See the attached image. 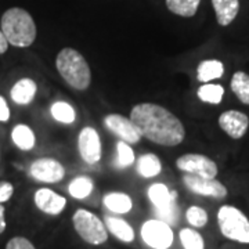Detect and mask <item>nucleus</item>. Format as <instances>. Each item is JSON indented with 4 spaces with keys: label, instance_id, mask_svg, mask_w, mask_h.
<instances>
[{
    "label": "nucleus",
    "instance_id": "nucleus-1",
    "mask_svg": "<svg viewBox=\"0 0 249 249\" xmlns=\"http://www.w3.org/2000/svg\"><path fill=\"white\" fill-rule=\"evenodd\" d=\"M132 122L142 137L163 147H175L184 140L186 130L181 121L169 109L152 103H142L132 108Z\"/></svg>",
    "mask_w": 249,
    "mask_h": 249
},
{
    "label": "nucleus",
    "instance_id": "nucleus-2",
    "mask_svg": "<svg viewBox=\"0 0 249 249\" xmlns=\"http://www.w3.org/2000/svg\"><path fill=\"white\" fill-rule=\"evenodd\" d=\"M1 31L9 45L29 47L36 39V25L32 16L19 7L9 9L1 17Z\"/></svg>",
    "mask_w": 249,
    "mask_h": 249
},
{
    "label": "nucleus",
    "instance_id": "nucleus-3",
    "mask_svg": "<svg viewBox=\"0 0 249 249\" xmlns=\"http://www.w3.org/2000/svg\"><path fill=\"white\" fill-rule=\"evenodd\" d=\"M57 71L61 78L75 90L83 91L91 83V71L85 57L72 47H65L55 58Z\"/></svg>",
    "mask_w": 249,
    "mask_h": 249
},
{
    "label": "nucleus",
    "instance_id": "nucleus-4",
    "mask_svg": "<svg viewBox=\"0 0 249 249\" xmlns=\"http://www.w3.org/2000/svg\"><path fill=\"white\" fill-rule=\"evenodd\" d=\"M217 224L226 238L249 244V219L238 208L231 205L222 206L217 212Z\"/></svg>",
    "mask_w": 249,
    "mask_h": 249
},
{
    "label": "nucleus",
    "instance_id": "nucleus-5",
    "mask_svg": "<svg viewBox=\"0 0 249 249\" xmlns=\"http://www.w3.org/2000/svg\"><path fill=\"white\" fill-rule=\"evenodd\" d=\"M72 223L78 235L90 245H101L108 240L106 224L96 214L86 209H78L72 217Z\"/></svg>",
    "mask_w": 249,
    "mask_h": 249
},
{
    "label": "nucleus",
    "instance_id": "nucleus-6",
    "mask_svg": "<svg viewBox=\"0 0 249 249\" xmlns=\"http://www.w3.org/2000/svg\"><path fill=\"white\" fill-rule=\"evenodd\" d=\"M142 241L152 249H169L173 244V230L158 219L147 220L142 226Z\"/></svg>",
    "mask_w": 249,
    "mask_h": 249
},
{
    "label": "nucleus",
    "instance_id": "nucleus-7",
    "mask_svg": "<svg viewBox=\"0 0 249 249\" xmlns=\"http://www.w3.org/2000/svg\"><path fill=\"white\" fill-rule=\"evenodd\" d=\"M176 166L187 175H196L206 178H214L219 172L216 162L201 154H186L178 157Z\"/></svg>",
    "mask_w": 249,
    "mask_h": 249
},
{
    "label": "nucleus",
    "instance_id": "nucleus-8",
    "mask_svg": "<svg viewBox=\"0 0 249 249\" xmlns=\"http://www.w3.org/2000/svg\"><path fill=\"white\" fill-rule=\"evenodd\" d=\"M184 186L194 194L202 196H212L216 199H223L227 196V188L216 178H206L196 175H184Z\"/></svg>",
    "mask_w": 249,
    "mask_h": 249
},
{
    "label": "nucleus",
    "instance_id": "nucleus-9",
    "mask_svg": "<svg viewBox=\"0 0 249 249\" xmlns=\"http://www.w3.org/2000/svg\"><path fill=\"white\" fill-rule=\"evenodd\" d=\"M78 150L82 160L89 165H94L101 160V140L94 127H83L78 139Z\"/></svg>",
    "mask_w": 249,
    "mask_h": 249
},
{
    "label": "nucleus",
    "instance_id": "nucleus-10",
    "mask_svg": "<svg viewBox=\"0 0 249 249\" xmlns=\"http://www.w3.org/2000/svg\"><path fill=\"white\" fill-rule=\"evenodd\" d=\"M29 175L42 183H58L65 176V169L53 158H40L31 165Z\"/></svg>",
    "mask_w": 249,
    "mask_h": 249
},
{
    "label": "nucleus",
    "instance_id": "nucleus-11",
    "mask_svg": "<svg viewBox=\"0 0 249 249\" xmlns=\"http://www.w3.org/2000/svg\"><path fill=\"white\" fill-rule=\"evenodd\" d=\"M104 124L107 126L108 130H111L122 142L127 144L139 142V140L142 139V134L139 133L137 127L134 126L130 118H126L119 114H109L104 118Z\"/></svg>",
    "mask_w": 249,
    "mask_h": 249
},
{
    "label": "nucleus",
    "instance_id": "nucleus-12",
    "mask_svg": "<svg viewBox=\"0 0 249 249\" xmlns=\"http://www.w3.org/2000/svg\"><path fill=\"white\" fill-rule=\"evenodd\" d=\"M219 126L226 134H229L234 140L242 139L249 127V118L247 114L230 109L223 112L219 116Z\"/></svg>",
    "mask_w": 249,
    "mask_h": 249
},
{
    "label": "nucleus",
    "instance_id": "nucleus-13",
    "mask_svg": "<svg viewBox=\"0 0 249 249\" xmlns=\"http://www.w3.org/2000/svg\"><path fill=\"white\" fill-rule=\"evenodd\" d=\"M35 205L43 213L57 216L65 209L67 199L50 188H39L35 193Z\"/></svg>",
    "mask_w": 249,
    "mask_h": 249
},
{
    "label": "nucleus",
    "instance_id": "nucleus-14",
    "mask_svg": "<svg viewBox=\"0 0 249 249\" xmlns=\"http://www.w3.org/2000/svg\"><path fill=\"white\" fill-rule=\"evenodd\" d=\"M216 19L219 25L227 27L230 25L240 11V0H212Z\"/></svg>",
    "mask_w": 249,
    "mask_h": 249
},
{
    "label": "nucleus",
    "instance_id": "nucleus-15",
    "mask_svg": "<svg viewBox=\"0 0 249 249\" xmlns=\"http://www.w3.org/2000/svg\"><path fill=\"white\" fill-rule=\"evenodd\" d=\"M36 90H37V86H36L35 82L29 78H24V79L18 80L17 83H14L10 94H11V98L16 104L28 106L34 101L36 96Z\"/></svg>",
    "mask_w": 249,
    "mask_h": 249
},
{
    "label": "nucleus",
    "instance_id": "nucleus-16",
    "mask_svg": "<svg viewBox=\"0 0 249 249\" xmlns=\"http://www.w3.org/2000/svg\"><path fill=\"white\" fill-rule=\"evenodd\" d=\"M106 227L112 235H115L118 240L122 242H133L134 241V230L129 223L121 219V217H114V216H107L106 217Z\"/></svg>",
    "mask_w": 249,
    "mask_h": 249
},
{
    "label": "nucleus",
    "instance_id": "nucleus-17",
    "mask_svg": "<svg viewBox=\"0 0 249 249\" xmlns=\"http://www.w3.org/2000/svg\"><path fill=\"white\" fill-rule=\"evenodd\" d=\"M224 75V65L219 60H204L196 68V79L201 83H209L220 79Z\"/></svg>",
    "mask_w": 249,
    "mask_h": 249
},
{
    "label": "nucleus",
    "instance_id": "nucleus-18",
    "mask_svg": "<svg viewBox=\"0 0 249 249\" xmlns=\"http://www.w3.org/2000/svg\"><path fill=\"white\" fill-rule=\"evenodd\" d=\"M103 202L111 212L119 214L129 213L133 208L132 198L124 193H109L104 196Z\"/></svg>",
    "mask_w": 249,
    "mask_h": 249
},
{
    "label": "nucleus",
    "instance_id": "nucleus-19",
    "mask_svg": "<svg viewBox=\"0 0 249 249\" xmlns=\"http://www.w3.org/2000/svg\"><path fill=\"white\" fill-rule=\"evenodd\" d=\"M13 142L22 151H29L35 147V133L27 124H17L11 132Z\"/></svg>",
    "mask_w": 249,
    "mask_h": 249
},
{
    "label": "nucleus",
    "instance_id": "nucleus-20",
    "mask_svg": "<svg viewBox=\"0 0 249 249\" xmlns=\"http://www.w3.org/2000/svg\"><path fill=\"white\" fill-rule=\"evenodd\" d=\"M148 198L154 205V208H162L172 202L173 199H178V193L170 191L169 188L162 183H155L148 188Z\"/></svg>",
    "mask_w": 249,
    "mask_h": 249
},
{
    "label": "nucleus",
    "instance_id": "nucleus-21",
    "mask_svg": "<svg viewBox=\"0 0 249 249\" xmlns=\"http://www.w3.org/2000/svg\"><path fill=\"white\" fill-rule=\"evenodd\" d=\"M162 170L160 160L155 154H144L137 160V172L145 178L158 176Z\"/></svg>",
    "mask_w": 249,
    "mask_h": 249
},
{
    "label": "nucleus",
    "instance_id": "nucleus-22",
    "mask_svg": "<svg viewBox=\"0 0 249 249\" xmlns=\"http://www.w3.org/2000/svg\"><path fill=\"white\" fill-rule=\"evenodd\" d=\"M201 0H166V7L180 17H194Z\"/></svg>",
    "mask_w": 249,
    "mask_h": 249
},
{
    "label": "nucleus",
    "instance_id": "nucleus-23",
    "mask_svg": "<svg viewBox=\"0 0 249 249\" xmlns=\"http://www.w3.org/2000/svg\"><path fill=\"white\" fill-rule=\"evenodd\" d=\"M231 90L242 104L249 106V75L244 71L235 72L231 78Z\"/></svg>",
    "mask_w": 249,
    "mask_h": 249
},
{
    "label": "nucleus",
    "instance_id": "nucleus-24",
    "mask_svg": "<svg viewBox=\"0 0 249 249\" xmlns=\"http://www.w3.org/2000/svg\"><path fill=\"white\" fill-rule=\"evenodd\" d=\"M196 96L201 101L216 106V104L222 103L224 89H223V86L216 85V83H204L196 91Z\"/></svg>",
    "mask_w": 249,
    "mask_h": 249
},
{
    "label": "nucleus",
    "instance_id": "nucleus-25",
    "mask_svg": "<svg viewBox=\"0 0 249 249\" xmlns=\"http://www.w3.org/2000/svg\"><path fill=\"white\" fill-rule=\"evenodd\" d=\"M68 191L73 198L76 199H85L91 194L93 191V180L88 176H79V178H73L70 187H68Z\"/></svg>",
    "mask_w": 249,
    "mask_h": 249
},
{
    "label": "nucleus",
    "instance_id": "nucleus-26",
    "mask_svg": "<svg viewBox=\"0 0 249 249\" xmlns=\"http://www.w3.org/2000/svg\"><path fill=\"white\" fill-rule=\"evenodd\" d=\"M50 111H52V115H53L54 119L64 124H73L76 119V114H75L73 107L65 101H55L52 106Z\"/></svg>",
    "mask_w": 249,
    "mask_h": 249
},
{
    "label": "nucleus",
    "instance_id": "nucleus-27",
    "mask_svg": "<svg viewBox=\"0 0 249 249\" xmlns=\"http://www.w3.org/2000/svg\"><path fill=\"white\" fill-rule=\"evenodd\" d=\"M154 212L158 220H162L169 226H176L178 222V206L176 199H173L168 205L162 208H154Z\"/></svg>",
    "mask_w": 249,
    "mask_h": 249
},
{
    "label": "nucleus",
    "instance_id": "nucleus-28",
    "mask_svg": "<svg viewBox=\"0 0 249 249\" xmlns=\"http://www.w3.org/2000/svg\"><path fill=\"white\" fill-rule=\"evenodd\" d=\"M180 241L184 249H204V238L199 232L194 229H183L180 230Z\"/></svg>",
    "mask_w": 249,
    "mask_h": 249
},
{
    "label": "nucleus",
    "instance_id": "nucleus-29",
    "mask_svg": "<svg viewBox=\"0 0 249 249\" xmlns=\"http://www.w3.org/2000/svg\"><path fill=\"white\" fill-rule=\"evenodd\" d=\"M116 151H118V158H116L115 165L118 169H124V168L133 165L134 160H136L134 152L127 142L121 140L116 144Z\"/></svg>",
    "mask_w": 249,
    "mask_h": 249
},
{
    "label": "nucleus",
    "instance_id": "nucleus-30",
    "mask_svg": "<svg viewBox=\"0 0 249 249\" xmlns=\"http://www.w3.org/2000/svg\"><path fill=\"white\" fill-rule=\"evenodd\" d=\"M186 219L193 227L201 229V227H205L208 223V213L205 209L199 206H190L186 212Z\"/></svg>",
    "mask_w": 249,
    "mask_h": 249
},
{
    "label": "nucleus",
    "instance_id": "nucleus-31",
    "mask_svg": "<svg viewBox=\"0 0 249 249\" xmlns=\"http://www.w3.org/2000/svg\"><path fill=\"white\" fill-rule=\"evenodd\" d=\"M6 249H36L34 244L25 237H14L7 242Z\"/></svg>",
    "mask_w": 249,
    "mask_h": 249
},
{
    "label": "nucleus",
    "instance_id": "nucleus-32",
    "mask_svg": "<svg viewBox=\"0 0 249 249\" xmlns=\"http://www.w3.org/2000/svg\"><path fill=\"white\" fill-rule=\"evenodd\" d=\"M14 194V187L9 181H0V204L7 202Z\"/></svg>",
    "mask_w": 249,
    "mask_h": 249
},
{
    "label": "nucleus",
    "instance_id": "nucleus-33",
    "mask_svg": "<svg viewBox=\"0 0 249 249\" xmlns=\"http://www.w3.org/2000/svg\"><path fill=\"white\" fill-rule=\"evenodd\" d=\"M10 119V108L6 100L0 96V122H7Z\"/></svg>",
    "mask_w": 249,
    "mask_h": 249
},
{
    "label": "nucleus",
    "instance_id": "nucleus-34",
    "mask_svg": "<svg viewBox=\"0 0 249 249\" xmlns=\"http://www.w3.org/2000/svg\"><path fill=\"white\" fill-rule=\"evenodd\" d=\"M7 50H9V42H7L6 36L0 28V54H4Z\"/></svg>",
    "mask_w": 249,
    "mask_h": 249
},
{
    "label": "nucleus",
    "instance_id": "nucleus-35",
    "mask_svg": "<svg viewBox=\"0 0 249 249\" xmlns=\"http://www.w3.org/2000/svg\"><path fill=\"white\" fill-rule=\"evenodd\" d=\"M6 211H4V206L0 204V234L6 230V226H7V223H6Z\"/></svg>",
    "mask_w": 249,
    "mask_h": 249
}]
</instances>
